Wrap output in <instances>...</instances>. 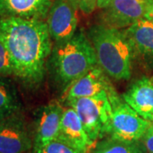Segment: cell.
<instances>
[{
	"label": "cell",
	"mask_w": 153,
	"mask_h": 153,
	"mask_svg": "<svg viewBox=\"0 0 153 153\" xmlns=\"http://www.w3.org/2000/svg\"><path fill=\"white\" fill-rule=\"evenodd\" d=\"M0 38L10 54L14 76L30 85L43 80L52 53V38L44 20L0 17Z\"/></svg>",
	"instance_id": "1"
},
{
	"label": "cell",
	"mask_w": 153,
	"mask_h": 153,
	"mask_svg": "<svg viewBox=\"0 0 153 153\" xmlns=\"http://www.w3.org/2000/svg\"><path fill=\"white\" fill-rule=\"evenodd\" d=\"M88 37L98 66L107 76L117 81L131 77L135 55L123 30L96 24L89 29Z\"/></svg>",
	"instance_id": "2"
},
{
	"label": "cell",
	"mask_w": 153,
	"mask_h": 153,
	"mask_svg": "<svg viewBox=\"0 0 153 153\" xmlns=\"http://www.w3.org/2000/svg\"><path fill=\"white\" fill-rule=\"evenodd\" d=\"M51 62L57 78L66 88L98 66L93 45L82 31L56 45L52 51Z\"/></svg>",
	"instance_id": "3"
},
{
	"label": "cell",
	"mask_w": 153,
	"mask_h": 153,
	"mask_svg": "<svg viewBox=\"0 0 153 153\" xmlns=\"http://www.w3.org/2000/svg\"><path fill=\"white\" fill-rule=\"evenodd\" d=\"M75 110L88 136L95 142L110 134L112 106L107 93L94 97L80 98L66 101Z\"/></svg>",
	"instance_id": "4"
},
{
	"label": "cell",
	"mask_w": 153,
	"mask_h": 153,
	"mask_svg": "<svg viewBox=\"0 0 153 153\" xmlns=\"http://www.w3.org/2000/svg\"><path fill=\"white\" fill-rule=\"evenodd\" d=\"M109 99L112 106L111 137L124 141L141 140L151 122L141 117L117 94Z\"/></svg>",
	"instance_id": "5"
},
{
	"label": "cell",
	"mask_w": 153,
	"mask_h": 153,
	"mask_svg": "<svg viewBox=\"0 0 153 153\" xmlns=\"http://www.w3.org/2000/svg\"><path fill=\"white\" fill-rule=\"evenodd\" d=\"M152 0H112L102 9L101 24L124 30L135 22L146 18Z\"/></svg>",
	"instance_id": "6"
},
{
	"label": "cell",
	"mask_w": 153,
	"mask_h": 153,
	"mask_svg": "<svg viewBox=\"0 0 153 153\" xmlns=\"http://www.w3.org/2000/svg\"><path fill=\"white\" fill-rule=\"evenodd\" d=\"M71 0H55L46 18L49 34L56 45L70 40L76 33L78 17Z\"/></svg>",
	"instance_id": "7"
},
{
	"label": "cell",
	"mask_w": 153,
	"mask_h": 153,
	"mask_svg": "<svg viewBox=\"0 0 153 153\" xmlns=\"http://www.w3.org/2000/svg\"><path fill=\"white\" fill-rule=\"evenodd\" d=\"M33 143L20 112L0 120V153H26Z\"/></svg>",
	"instance_id": "8"
},
{
	"label": "cell",
	"mask_w": 153,
	"mask_h": 153,
	"mask_svg": "<svg viewBox=\"0 0 153 153\" xmlns=\"http://www.w3.org/2000/svg\"><path fill=\"white\" fill-rule=\"evenodd\" d=\"M102 93H107L109 96L117 94L110 82L109 76L97 66L66 88L65 100L68 101L75 99L89 98Z\"/></svg>",
	"instance_id": "9"
},
{
	"label": "cell",
	"mask_w": 153,
	"mask_h": 153,
	"mask_svg": "<svg viewBox=\"0 0 153 153\" xmlns=\"http://www.w3.org/2000/svg\"><path fill=\"white\" fill-rule=\"evenodd\" d=\"M57 139L83 153H88L95 146L88 136L78 115L70 105L63 108Z\"/></svg>",
	"instance_id": "10"
},
{
	"label": "cell",
	"mask_w": 153,
	"mask_h": 153,
	"mask_svg": "<svg viewBox=\"0 0 153 153\" xmlns=\"http://www.w3.org/2000/svg\"><path fill=\"white\" fill-rule=\"evenodd\" d=\"M63 108L59 103L52 102L42 107L38 115L33 149H38L59 136Z\"/></svg>",
	"instance_id": "11"
},
{
	"label": "cell",
	"mask_w": 153,
	"mask_h": 153,
	"mask_svg": "<svg viewBox=\"0 0 153 153\" xmlns=\"http://www.w3.org/2000/svg\"><path fill=\"white\" fill-rule=\"evenodd\" d=\"M127 104L144 119L153 122V77L142 76L123 94Z\"/></svg>",
	"instance_id": "12"
},
{
	"label": "cell",
	"mask_w": 153,
	"mask_h": 153,
	"mask_svg": "<svg viewBox=\"0 0 153 153\" xmlns=\"http://www.w3.org/2000/svg\"><path fill=\"white\" fill-rule=\"evenodd\" d=\"M135 56L153 67V22L146 18L123 30Z\"/></svg>",
	"instance_id": "13"
},
{
	"label": "cell",
	"mask_w": 153,
	"mask_h": 153,
	"mask_svg": "<svg viewBox=\"0 0 153 153\" xmlns=\"http://www.w3.org/2000/svg\"><path fill=\"white\" fill-rule=\"evenodd\" d=\"M55 0H0V17L44 20Z\"/></svg>",
	"instance_id": "14"
},
{
	"label": "cell",
	"mask_w": 153,
	"mask_h": 153,
	"mask_svg": "<svg viewBox=\"0 0 153 153\" xmlns=\"http://www.w3.org/2000/svg\"><path fill=\"white\" fill-rule=\"evenodd\" d=\"M20 108L15 85L7 77H0V120L20 112Z\"/></svg>",
	"instance_id": "15"
},
{
	"label": "cell",
	"mask_w": 153,
	"mask_h": 153,
	"mask_svg": "<svg viewBox=\"0 0 153 153\" xmlns=\"http://www.w3.org/2000/svg\"><path fill=\"white\" fill-rule=\"evenodd\" d=\"M92 153H148L141 140L124 141L113 138L98 142Z\"/></svg>",
	"instance_id": "16"
},
{
	"label": "cell",
	"mask_w": 153,
	"mask_h": 153,
	"mask_svg": "<svg viewBox=\"0 0 153 153\" xmlns=\"http://www.w3.org/2000/svg\"><path fill=\"white\" fill-rule=\"evenodd\" d=\"M32 153H83L68 144L60 140L59 139L54 140L53 141L38 149H33Z\"/></svg>",
	"instance_id": "17"
},
{
	"label": "cell",
	"mask_w": 153,
	"mask_h": 153,
	"mask_svg": "<svg viewBox=\"0 0 153 153\" xmlns=\"http://www.w3.org/2000/svg\"><path fill=\"white\" fill-rule=\"evenodd\" d=\"M11 75H14V66L10 54L0 38V77H8Z\"/></svg>",
	"instance_id": "18"
},
{
	"label": "cell",
	"mask_w": 153,
	"mask_h": 153,
	"mask_svg": "<svg viewBox=\"0 0 153 153\" xmlns=\"http://www.w3.org/2000/svg\"><path fill=\"white\" fill-rule=\"evenodd\" d=\"M77 10H81L85 15L92 14L97 7L98 0H71Z\"/></svg>",
	"instance_id": "19"
},
{
	"label": "cell",
	"mask_w": 153,
	"mask_h": 153,
	"mask_svg": "<svg viewBox=\"0 0 153 153\" xmlns=\"http://www.w3.org/2000/svg\"><path fill=\"white\" fill-rule=\"evenodd\" d=\"M148 153H153V122L151 123L148 129L141 139Z\"/></svg>",
	"instance_id": "20"
},
{
	"label": "cell",
	"mask_w": 153,
	"mask_h": 153,
	"mask_svg": "<svg viewBox=\"0 0 153 153\" xmlns=\"http://www.w3.org/2000/svg\"><path fill=\"white\" fill-rule=\"evenodd\" d=\"M111 1L112 0H98L97 1V7L99 9L102 10V9H104L105 7L108 5Z\"/></svg>",
	"instance_id": "21"
},
{
	"label": "cell",
	"mask_w": 153,
	"mask_h": 153,
	"mask_svg": "<svg viewBox=\"0 0 153 153\" xmlns=\"http://www.w3.org/2000/svg\"><path fill=\"white\" fill-rule=\"evenodd\" d=\"M146 19H148V20H150V21H152L153 22V0L152 2V4H151L150 9L148 10L147 15H146Z\"/></svg>",
	"instance_id": "22"
}]
</instances>
